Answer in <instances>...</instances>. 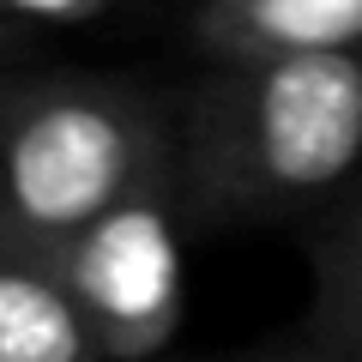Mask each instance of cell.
<instances>
[{
	"label": "cell",
	"mask_w": 362,
	"mask_h": 362,
	"mask_svg": "<svg viewBox=\"0 0 362 362\" xmlns=\"http://www.w3.org/2000/svg\"><path fill=\"white\" fill-rule=\"evenodd\" d=\"M320 272L332 302H356L362 308V199H350L320 235Z\"/></svg>",
	"instance_id": "8992f818"
},
{
	"label": "cell",
	"mask_w": 362,
	"mask_h": 362,
	"mask_svg": "<svg viewBox=\"0 0 362 362\" xmlns=\"http://www.w3.org/2000/svg\"><path fill=\"white\" fill-rule=\"evenodd\" d=\"M18 49H25V37H18V25H13V18L0 13V66L13 61V54H18Z\"/></svg>",
	"instance_id": "52a82bcc"
},
{
	"label": "cell",
	"mask_w": 362,
	"mask_h": 362,
	"mask_svg": "<svg viewBox=\"0 0 362 362\" xmlns=\"http://www.w3.org/2000/svg\"><path fill=\"white\" fill-rule=\"evenodd\" d=\"M0 362H109L66 278L25 254H0Z\"/></svg>",
	"instance_id": "5b68a950"
},
{
	"label": "cell",
	"mask_w": 362,
	"mask_h": 362,
	"mask_svg": "<svg viewBox=\"0 0 362 362\" xmlns=\"http://www.w3.org/2000/svg\"><path fill=\"white\" fill-rule=\"evenodd\" d=\"M278 362H290V356H278Z\"/></svg>",
	"instance_id": "9c48e42d"
},
{
	"label": "cell",
	"mask_w": 362,
	"mask_h": 362,
	"mask_svg": "<svg viewBox=\"0 0 362 362\" xmlns=\"http://www.w3.org/2000/svg\"><path fill=\"white\" fill-rule=\"evenodd\" d=\"M187 194L199 211L314 206L362 169V54L218 61L187 115Z\"/></svg>",
	"instance_id": "6da1fadb"
},
{
	"label": "cell",
	"mask_w": 362,
	"mask_h": 362,
	"mask_svg": "<svg viewBox=\"0 0 362 362\" xmlns=\"http://www.w3.org/2000/svg\"><path fill=\"white\" fill-rule=\"evenodd\" d=\"M169 169V127L133 85L85 73L0 85V254L54 259Z\"/></svg>",
	"instance_id": "7a4b0ae2"
},
{
	"label": "cell",
	"mask_w": 362,
	"mask_h": 362,
	"mask_svg": "<svg viewBox=\"0 0 362 362\" xmlns=\"http://www.w3.org/2000/svg\"><path fill=\"white\" fill-rule=\"evenodd\" d=\"M0 13H6V0H0Z\"/></svg>",
	"instance_id": "ba28073f"
},
{
	"label": "cell",
	"mask_w": 362,
	"mask_h": 362,
	"mask_svg": "<svg viewBox=\"0 0 362 362\" xmlns=\"http://www.w3.org/2000/svg\"><path fill=\"white\" fill-rule=\"evenodd\" d=\"M66 278L85 320L97 326L103 356H151L181 314V254H175V206L169 181L127 199L78 242L42 259Z\"/></svg>",
	"instance_id": "3957f363"
},
{
	"label": "cell",
	"mask_w": 362,
	"mask_h": 362,
	"mask_svg": "<svg viewBox=\"0 0 362 362\" xmlns=\"http://www.w3.org/2000/svg\"><path fill=\"white\" fill-rule=\"evenodd\" d=\"M194 37L211 61L338 54L362 42V0H206Z\"/></svg>",
	"instance_id": "277c9868"
}]
</instances>
